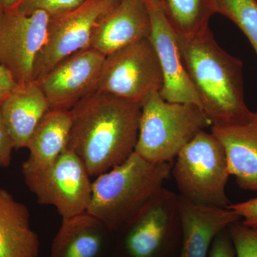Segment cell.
Returning <instances> with one entry per match:
<instances>
[{
  "mask_svg": "<svg viewBox=\"0 0 257 257\" xmlns=\"http://www.w3.org/2000/svg\"><path fill=\"white\" fill-rule=\"evenodd\" d=\"M67 149L79 157L90 176L105 173L135 152L141 104L95 92L71 109Z\"/></svg>",
  "mask_w": 257,
  "mask_h": 257,
  "instance_id": "obj_1",
  "label": "cell"
},
{
  "mask_svg": "<svg viewBox=\"0 0 257 257\" xmlns=\"http://www.w3.org/2000/svg\"><path fill=\"white\" fill-rule=\"evenodd\" d=\"M177 37L184 66L211 126L246 121L253 111L245 101L241 61L218 45L209 28L192 36L177 34Z\"/></svg>",
  "mask_w": 257,
  "mask_h": 257,
  "instance_id": "obj_2",
  "label": "cell"
},
{
  "mask_svg": "<svg viewBox=\"0 0 257 257\" xmlns=\"http://www.w3.org/2000/svg\"><path fill=\"white\" fill-rule=\"evenodd\" d=\"M172 163H153L134 152L92 182L87 212L111 234L119 232L163 187Z\"/></svg>",
  "mask_w": 257,
  "mask_h": 257,
  "instance_id": "obj_3",
  "label": "cell"
},
{
  "mask_svg": "<svg viewBox=\"0 0 257 257\" xmlns=\"http://www.w3.org/2000/svg\"><path fill=\"white\" fill-rule=\"evenodd\" d=\"M135 152L153 163H170L198 133L212 126L199 106L170 102L155 92L141 101Z\"/></svg>",
  "mask_w": 257,
  "mask_h": 257,
  "instance_id": "obj_4",
  "label": "cell"
},
{
  "mask_svg": "<svg viewBox=\"0 0 257 257\" xmlns=\"http://www.w3.org/2000/svg\"><path fill=\"white\" fill-rule=\"evenodd\" d=\"M172 174L180 197L207 207L230 205L226 185L230 175L224 147L214 134L200 132L179 152Z\"/></svg>",
  "mask_w": 257,
  "mask_h": 257,
  "instance_id": "obj_5",
  "label": "cell"
},
{
  "mask_svg": "<svg viewBox=\"0 0 257 257\" xmlns=\"http://www.w3.org/2000/svg\"><path fill=\"white\" fill-rule=\"evenodd\" d=\"M117 233L113 257H178L182 242L179 196L162 187Z\"/></svg>",
  "mask_w": 257,
  "mask_h": 257,
  "instance_id": "obj_6",
  "label": "cell"
},
{
  "mask_svg": "<svg viewBox=\"0 0 257 257\" xmlns=\"http://www.w3.org/2000/svg\"><path fill=\"white\" fill-rule=\"evenodd\" d=\"M23 177L37 202L53 206L62 219L87 212L92 182L84 163L72 150L67 149L46 168Z\"/></svg>",
  "mask_w": 257,
  "mask_h": 257,
  "instance_id": "obj_7",
  "label": "cell"
},
{
  "mask_svg": "<svg viewBox=\"0 0 257 257\" xmlns=\"http://www.w3.org/2000/svg\"><path fill=\"white\" fill-rule=\"evenodd\" d=\"M163 84L160 62L150 37L106 56L96 91L141 101Z\"/></svg>",
  "mask_w": 257,
  "mask_h": 257,
  "instance_id": "obj_8",
  "label": "cell"
},
{
  "mask_svg": "<svg viewBox=\"0 0 257 257\" xmlns=\"http://www.w3.org/2000/svg\"><path fill=\"white\" fill-rule=\"evenodd\" d=\"M119 1L86 0L74 9L50 16L46 41L35 62L34 81H40L67 57L89 48L99 19Z\"/></svg>",
  "mask_w": 257,
  "mask_h": 257,
  "instance_id": "obj_9",
  "label": "cell"
},
{
  "mask_svg": "<svg viewBox=\"0 0 257 257\" xmlns=\"http://www.w3.org/2000/svg\"><path fill=\"white\" fill-rule=\"evenodd\" d=\"M50 15L0 10V65L20 85L34 81V68L46 41Z\"/></svg>",
  "mask_w": 257,
  "mask_h": 257,
  "instance_id": "obj_10",
  "label": "cell"
},
{
  "mask_svg": "<svg viewBox=\"0 0 257 257\" xmlns=\"http://www.w3.org/2000/svg\"><path fill=\"white\" fill-rule=\"evenodd\" d=\"M105 57L92 47L79 51L36 82L48 101L50 110L70 111L95 92Z\"/></svg>",
  "mask_w": 257,
  "mask_h": 257,
  "instance_id": "obj_11",
  "label": "cell"
},
{
  "mask_svg": "<svg viewBox=\"0 0 257 257\" xmlns=\"http://www.w3.org/2000/svg\"><path fill=\"white\" fill-rule=\"evenodd\" d=\"M146 4L151 18L150 39L163 77L161 96L170 102L195 104L202 109L199 96L184 66L177 34L166 18L162 5Z\"/></svg>",
  "mask_w": 257,
  "mask_h": 257,
  "instance_id": "obj_12",
  "label": "cell"
},
{
  "mask_svg": "<svg viewBox=\"0 0 257 257\" xmlns=\"http://www.w3.org/2000/svg\"><path fill=\"white\" fill-rule=\"evenodd\" d=\"M151 18L144 0H119L103 15L94 29L92 48L106 56L148 38Z\"/></svg>",
  "mask_w": 257,
  "mask_h": 257,
  "instance_id": "obj_13",
  "label": "cell"
},
{
  "mask_svg": "<svg viewBox=\"0 0 257 257\" xmlns=\"http://www.w3.org/2000/svg\"><path fill=\"white\" fill-rule=\"evenodd\" d=\"M180 251L178 257H207L216 235L240 217L227 208L197 205L179 196Z\"/></svg>",
  "mask_w": 257,
  "mask_h": 257,
  "instance_id": "obj_14",
  "label": "cell"
},
{
  "mask_svg": "<svg viewBox=\"0 0 257 257\" xmlns=\"http://www.w3.org/2000/svg\"><path fill=\"white\" fill-rule=\"evenodd\" d=\"M224 147L230 175L241 189L257 191V109L244 122L211 126Z\"/></svg>",
  "mask_w": 257,
  "mask_h": 257,
  "instance_id": "obj_15",
  "label": "cell"
},
{
  "mask_svg": "<svg viewBox=\"0 0 257 257\" xmlns=\"http://www.w3.org/2000/svg\"><path fill=\"white\" fill-rule=\"evenodd\" d=\"M0 111L15 150L27 148L32 134L50 111L45 94L37 82L18 84L0 101Z\"/></svg>",
  "mask_w": 257,
  "mask_h": 257,
  "instance_id": "obj_16",
  "label": "cell"
},
{
  "mask_svg": "<svg viewBox=\"0 0 257 257\" xmlns=\"http://www.w3.org/2000/svg\"><path fill=\"white\" fill-rule=\"evenodd\" d=\"M111 234L88 212L62 219L50 257H103Z\"/></svg>",
  "mask_w": 257,
  "mask_h": 257,
  "instance_id": "obj_17",
  "label": "cell"
},
{
  "mask_svg": "<svg viewBox=\"0 0 257 257\" xmlns=\"http://www.w3.org/2000/svg\"><path fill=\"white\" fill-rule=\"evenodd\" d=\"M40 249L28 208L0 187V257H38Z\"/></svg>",
  "mask_w": 257,
  "mask_h": 257,
  "instance_id": "obj_18",
  "label": "cell"
},
{
  "mask_svg": "<svg viewBox=\"0 0 257 257\" xmlns=\"http://www.w3.org/2000/svg\"><path fill=\"white\" fill-rule=\"evenodd\" d=\"M71 111L50 110L32 134L28 147V158L22 173H32L46 168L67 150L72 128Z\"/></svg>",
  "mask_w": 257,
  "mask_h": 257,
  "instance_id": "obj_19",
  "label": "cell"
},
{
  "mask_svg": "<svg viewBox=\"0 0 257 257\" xmlns=\"http://www.w3.org/2000/svg\"><path fill=\"white\" fill-rule=\"evenodd\" d=\"M161 5L176 33L184 37L208 30L216 14L214 0H162Z\"/></svg>",
  "mask_w": 257,
  "mask_h": 257,
  "instance_id": "obj_20",
  "label": "cell"
},
{
  "mask_svg": "<svg viewBox=\"0 0 257 257\" xmlns=\"http://www.w3.org/2000/svg\"><path fill=\"white\" fill-rule=\"evenodd\" d=\"M216 13L231 20L248 39L257 55L256 0H214Z\"/></svg>",
  "mask_w": 257,
  "mask_h": 257,
  "instance_id": "obj_21",
  "label": "cell"
},
{
  "mask_svg": "<svg viewBox=\"0 0 257 257\" xmlns=\"http://www.w3.org/2000/svg\"><path fill=\"white\" fill-rule=\"evenodd\" d=\"M236 257H257V226L234 223L228 227Z\"/></svg>",
  "mask_w": 257,
  "mask_h": 257,
  "instance_id": "obj_22",
  "label": "cell"
},
{
  "mask_svg": "<svg viewBox=\"0 0 257 257\" xmlns=\"http://www.w3.org/2000/svg\"><path fill=\"white\" fill-rule=\"evenodd\" d=\"M85 1L86 0H20L15 8L26 13L43 11L52 16L74 9Z\"/></svg>",
  "mask_w": 257,
  "mask_h": 257,
  "instance_id": "obj_23",
  "label": "cell"
},
{
  "mask_svg": "<svg viewBox=\"0 0 257 257\" xmlns=\"http://www.w3.org/2000/svg\"><path fill=\"white\" fill-rule=\"evenodd\" d=\"M207 257H236L234 244L230 237L228 228L216 235Z\"/></svg>",
  "mask_w": 257,
  "mask_h": 257,
  "instance_id": "obj_24",
  "label": "cell"
},
{
  "mask_svg": "<svg viewBox=\"0 0 257 257\" xmlns=\"http://www.w3.org/2000/svg\"><path fill=\"white\" fill-rule=\"evenodd\" d=\"M14 150V144L0 111V168H6L11 165Z\"/></svg>",
  "mask_w": 257,
  "mask_h": 257,
  "instance_id": "obj_25",
  "label": "cell"
},
{
  "mask_svg": "<svg viewBox=\"0 0 257 257\" xmlns=\"http://www.w3.org/2000/svg\"><path fill=\"white\" fill-rule=\"evenodd\" d=\"M227 209L234 211L240 218H243V224L257 226V198L236 204H230Z\"/></svg>",
  "mask_w": 257,
  "mask_h": 257,
  "instance_id": "obj_26",
  "label": "cell"
},
{
  "mask_svg": "<svg viewBox=\"0 0 257 257\" xmlns=\"http://www.w3.org/2000/svg\"><path fill=\"white\" fill-rule=\"evenodd\" d=\"M18 84L7 69L0 65V101L18 87Z\"/></svg>",
  "mask_w": 257,
  "mask_h": 257,
  "instance_id": "obj_27",
  "label": "cell"
},
{
  "mask_svg": "<svg viewBox=\"0 0 257 257\" xmlns=\"http://www.w3.org/2000/svg\"><path fill=\"white\" fill-rule=\"evenodd\" d=\"M20 0H0V10L15 8Z\"/></svg>",
  "mask_w": 257,
  "mask_h": 257,
  "instance_id": "obj_28",
  "label": "cell"
},
{
  "mask_svg": "<svg viewBox=\"0 0 257 257\" xmlns=\"http://www.w3.org/2000/svg\"><path fill=\"white\" fill-rule=\"evenodd\" d=\"M146 3H155V4H162V0H144Z\"/></svg>",
  "mask_w": 257,
  "mask_h": 257,
  "instance_id": "obj_29",
  "label": "cell"
},
{
  "mask_svg": "<svg viewBox=\"0 0 257 257\" xmlns=\"http://www.w3.org/2000/svg\"><path fill=\"white\" fill-rule=\"evenodd\" d=\"M256 1L257 2V0H256Z\"/></svg>",
  "mask_w": 257,
  "mask_h": 257,
  "instance_id": "obj_30",
  "label": "cell"
}]
</instances>
